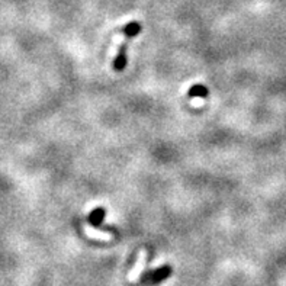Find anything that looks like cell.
<instances>
[{
    "mask_svg": "<svg viewBox=\"0 0 286 286\" xmlns=\"http://www.w3.org/2000/svg\"><path fill=\"white\" fill-rule=\"evenodd\" d=\"M172 273V267L170 266H163V267H160V269H157V270H154V272H150V273H147L145 277L143 279V283H160V282H163L164 279H167L169 276Z\"/></svg>",
    "mask_w": 286,
    "mask_h": 286,
    "instance_id": "6da1fadb",
    "label": "cell"
},
{
    "mask_svg": "<svg viewBox=\"0 0 286 286\" xmlns=\"http://www.w3.org/2000/svg\"><path fill=\"white\" fill-rule=\"evenodd\" d=\"M126 66V42L123 41L121 44V48H119V52L113 61V70L115 72H122Z\"/></svg>",
    "mask_w": 286,
    "mask_h": 286,
    "instance_id": "7a4b0ae2",
    "label": "cell"
},
{
    "mask_svg": "<svg viewBox=\"0 0 286 286\" xmlns=\"http://www.w3.org/2000/svg\"><path fill=\"white\" fill-rule=\"evenodd\" d=\"M145 260H147V253H145V251H141L138 260H137V265H135V267L133 269V272L130 273V280H133L134 282V280L138 279V276H140L141 270H143L144 266H145Z\"/></svg>",
    "mask_w": 286,
    "mask_h": 286,
    "instance_id": "3957f363",
    "label": "cell"
},
{
    "mask_svg": "<svg viewBox=\"0 0 286 286\" xmlns=\"http://www.w3.org/2000/svg\"><path fill=\"white\" fill-rule=\"evenodd\" d=\"M105 214L106 211L103 208H96L93 209L92 212L89 214V223L93 225V227H101L103 223V218H105Z\"/></svg>",
    "mask_w": 286,
    "mask_h": 286,
    "instance_id": "277c9868",
    "label": "cell"
},
{
    "mask_svg": "<svg viewBox=\"0 0 286 286\" xmlns=\"http://www.w3.org/2000/svg\"><path fill=\"white\" fill-rule=\"evenodd\" d=\"M122 31L125 37L133 38V37H137V35L141 32V25H140L138 22H131V23H128V25L123 28Z\"/></svg>",
    "mask_w": 286,
    "mask_h": 286,
    "instance_id": "5b68a950",
    "label": "cell"
},
{
    "mask_svg": "<svg viewBox=\"0 0 286 286\" xmlns=\"http://www.w3.org/2000/svg\"><path fill=\"white\" fill-rule=\"evenodd\" d=\"M208 89L202 84H195L189 89V98H206Z\"/></svg>",
    "mask_w": 286,
    "mask_h": 286,
    "instance_id": "8992f818",
    "label": "cell"
},
{
    "mask_svg": "<svg viewBox=\"0 0 286 286\" xmlns=\"http://www.w3.org/2000/svg\"><path fill=\"white\" fill-rule=\"evenodd\" d=\"M86 233L90 237H96V238H101V240H112V235L111 234H105V233H98L94 230H90V228H86Z\"/></svg>",
    "mask_w": 286,
    "mask_h": 286,
    "instance_id": "52a82bcc",
    "label": "cell"
}]
</instances>
